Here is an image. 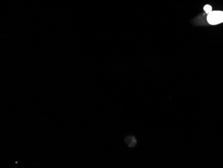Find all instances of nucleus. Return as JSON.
I'll return each mask as SVG.
<instances>
[{
    "mask_svg": "<svg viewBox=\"0 0 223 168\" xmlns=\"http://www.w3.org/2000/svg\"><path fill=\"white\" fill-rule=\"evenodd\" d=\"M207 21L212 25L218 24L223 22V12L214 11L210 12L207 16Z\"/></svg>",
    "mask_w": 223,
    "mask_h": 168,
    "instance_id": "f257e3e1",
    "label": "nucleus"
},
{
    "mask_svg": "<svg viewBox=\"0 0 223 168\" xmlns=\"http://www.w3.org/2000/svg\"><path fill=\"white\" fill-rule=\"evenodd\" d=\"M204 10L207 13H209L212 12V7L209 5H207L204 7Z\"/></svg>",
    "mask_w": 223,
    "mask_h": 168,
    "instance_id": "f03ea898",
    "label": "nucleus"
}]
</instances>
